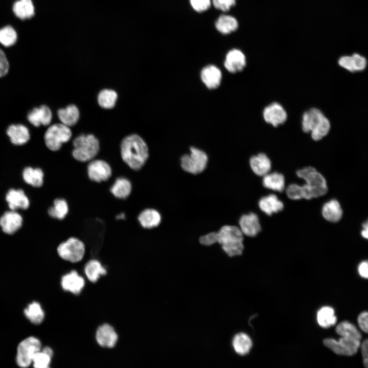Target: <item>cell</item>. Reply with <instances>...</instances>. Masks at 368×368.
<instances>
[{
	"label": "cell",
	"mask_w": 368,
	"mask_h": 368,
	"mask_svg": "<svg viewBox=\"0 0 368 368\" xmlns=\"http://www.w3.org/2000/svg\"><path fill=\"white\" fill-rule=\"evenodd\" d=\"M121 155L123 160L131 169L139 170L148 158V148L144 140L139 135H129L121 142Z\"/></svg>",
	"instance_id": "obj_1"
},
{
	"label": "cell",
	"mask_w": 368,
	"mask_h": 368,
	"mask_svg": "<svg viewBox=\"0 0 368 368\" xmlns=\"http://www.w3.org/2000/svg\"><path fill=\"white\" fill-rule=\"evenodd\" d=\"M297 176L305 180L304 185L301 186L302 198L311 199L325 195L328 186L324 176L315 168L307 167L296 172Z\"/></svg>",
	"instance_id": "obj_2"
},
{
	"label": "cell",
	"mask_w": 368,
	"mask_h": 368,
	"mask_svg": "<svg viewBox=\"0 0 368 368\" xmlns=\"http://www.w3.org/2000/svg\"><path fill=\"white\" fill-rule=\"evenodd\" d=\"M302 125L303 130L306 133L311 132L312 139L315 141L326 136L331 127L328 119L316 108H312L304 113Z\"/></svg>",
	"instance_id": "obj_3"
},
{
	"label": "cell",
	"mask_w": 368,
	"mask_h": 368,
	"mask_svg": "<svg viewBox=\"0 0 368 368\" xmlns=\"http://www.w3.org/2000/svg\"><path fill=\"white\" fill-rule=\"evenodd\" d=\"M218 241L229 257L239 256L244 250L243 234L239 227L224 225L217 232Z\"/></svg>",
	"instance_id": "obj_4"
},
{
	"label": "cell",
	"mask_w": 368,
	"mask_h": 368,
	"mask_svg": "<svg viewBox=\"0 0 368 368\" xmlns=\"http://www.w3.org/2000/svg\"><path fill=\"white\" fill-rule=\"evenodd\" d=\"M72 155L76 160L86 162L91 160L98 153L99 142L93 134H81L73 141Z\"/></svg>",
	"instance_id": "obj_5"
},
{
	"label": "cell",
	"mask_w": 368,
	"mask_h": 368,
	"mask_svg": "<svg viewBox=\"0 0 368 368\" xmlns=\"http://www.w3.org/2000/svg\"><path fill=\"white\" fill-rule=\"evenodd\" d=\"M41 348V341L36 337L30 336L22 340L17 346L16 364L21 367L29 366L34 355Z\"/></svg>",
	"instance_id": "obj_6"
},
{
	"label": "cell",
	"mask_w": 368,
	"mask_h": 368,
	"mask_svg": "<svg viewBox=\"0 0 368 368\" xmlns=\"http://www.w3.org/2000/svg\"><path fill=\"white\" fill-rule=\"evenodd\" d=\"M57 251L59 256L64 260L76 263L83 258L85 253V246L80 239L71 237L61 243Z\"/></svg>",
	"instance_id": "obj_7"
},
{
	"label": "cell",
	"mask_w": 368,
	"mask_h": 368,
	"mask_svg": "<svg viewBox=\"0 0 368 368\" xmlns=\"http://www.w3.org/2000/svg\"><path fill=\"white\" fill-rule=\"evenodd\" d=\"M208 162L204 151L194 147L190 149V153L182 155L180 158L182 169L191 174H197L206 168Z\"/></svg>",
	"instance_id": "obj_8"
},
{
	"label": "cell",
	"mask_w": 368,
	"mask_h": 368,
	"mask_svg": "<svg viewBox=\"0 0 368 368\" xmlns=\"http://www.w3.org/2000/svg\"><path fill=\"white\" fill-rule=\"evenodd\" d=\"M72 135L70 127L62 124H55L50 126L44 134L47 147L52 151H57L62 144L67 142Z\"/></svg>",
	"instance_id": "obj_9"
},
{
	"label": "cell",
	"mask_w": 368,
	"mask_h": 368,
	"mask_svg": "<svg viewBox=\"0 0 368 368\" xmlns=\"http://www.w3.org/2000/svg\"><path fill=\"white\" fill-rule=\"evenodd\" d=\"M323 343L337 355L351 356L357 353L361 341L355 338L341 336L338 340L326 338L324 339Z\"/></svg>",
	"instance_id": "obj_10"
},
{
	"label": "cell",
	"mask_w": 368,
	"mask_h": 368,
	"mask_svg": "<svg viewBox=\"0 0 368 368\" xmlns=\"http://www.w3.org/2000/svg\"><path fill=\"white\" fill-rule=\"evenodd\" d=\"M87 172L90 180L96 182L107 180L112 175L110 166L102 159L91 160L87 167Z\"/></svg>",
	"instance_id": "obj_11"
},
{
	"label": "cell",
	"mask_w": 368,
	"mask_h": 368,
	"mask_svg": "<svg viewBox=\"0 0 368 368\" xmlns=\"http://www.w3.org/2000/svg\"><path fill=\"white\" fill-rule=\"evenodd\" d=\"M263 117L265 121L273 127H277L285 123L287 114L283 107L278 102H273L266 106L263 110Z\"/></svg>",
	"instance_id": "obj_12"
},
{
	"label": "cell",
	"mask_w": 368,
	"mask_h": 368,
	"mask_svg": "<svg viewBox=\"0 0 368 368\" xmlns=\"http://www.w3.org/2000/svg\"><path fill=\"white\" fill-rule=\"evenodd\" d=\"M96 340L103 348H111L115 346L118 335L114 329L109 324H103L98 327L96 332Z\"/></svg>",
	"instance_id": "obj_13"
},
{
	"label": "cell",
	"mask_w": 368,
	"mask_h": 368,
	"mask_svg": "<svg viewBox=\"0 0 368 368\" xmlns=\"http://www.w3.org/2000/svg\"><path fill=\"white\" fill-rule=\"evenodd\" d=\"M22 216L15 211L5 212L0 218V225L3 231L8 235H12L17 231L22 224Z\"/></svg>",
	"instance_id": "obj_14"
},
{
	"label": "cell",
	"mask_w": 368,
	"mask_h": 368,
	"mask_svg": "<svg viewBox=\"0 0 368 368\" xmlns=\"http://www.w3.org/2000/svg\"><path fill=\"white\" fill-rule=\"evenodd\" d=\"M239 228L246 236L254 237L261 230L259 217L254 213L242 215L239 220Z\"/></svg>",
	"instance_id": "obj_15"
},
{
	"label": "cell",
	"mask_w": 368,
	"mask_h": 368,
	"mask_svg": "<svg viewBox=\"0 0 368 368\" xmlns=\"http://www.w3.org/2000/svg\"><path fill=\"white\" fill-rule=\"evenodd\" d=\"M246 63V57L243 53L238 49H234L227 53L224 65L229 72L236 73L244 69Z\"/></svg>",
	"instance_id": "obj_16"
},
{
	"label": "cell",
	"mask_w": 368,
	"mask_h": 368,
	"mask_svg": "<svg viewBox=\"0 0 368 368\" xmlns=\"http://www.w3.org/2000/svg\"><path fill=\"white\" fill-rule=\"evenodd\" d=\"M61 285L64 290L78 294L84 288L85 280L76 271L72 270L62 277Z\"/></svg>",
	"instance_id": "obj_17"
},
{
	"label": "cell",
	"mask_w": 368,
	"mask_h": 368,
	"mask_svg": "<svg viewBox=\"0 0 368 368\" xmlns=\"http://www.w3.org/2000/svg\"><path fill=\"white\" fill-rule=\"evenodd\" d=\"M202 82L206 87L214 89L219 87L222 80V73L216 66L211 64L204 66L200 72Z\"/></svg>",
	"instance_id": "obj_18"
},
{
	"label": "cell",
	"mask_w": 368,
	"mask_h": 368,
	"mask_svg": "<svg viewBox=\"0 0 368 368\" xmlns=\"http://www.w3.org/2000/svg\"><path fill=\"white\" fill-rule=\"evenodd\" d=\"M6 200L11 210H26L30 205L29 198L21 189L9 190L6 195Z\"/></svg>",
	"instance_id": "obj_19"
},
{
	"label": "cell",
	"mask_w": 368,
	"mask_h": 368,
	"mask_svg": "<svg viewBox=\"0 0 368 368\" xmlns=\"http://www.w3.org/2000/svg\"><path fill=\"white\" fill-rule=\"evenodd\" d=\"M339 65L350 72H360L364 70L367 65L366 58L357 53L350 56H343L338 60Z\"/></svg>",
	"instance_id": "obj_20"
},
{
	"label": "cell",
	"mask_w": 368,
	"mask_h": 368,
	"mask_svg": "<svg viewBox=\"0 0 368 368\" xmlns=\"http://www.w3.org/2000/svg\"><path fill=\"white\" fill-rule=\"evenodd\" d=\"M52 114L51 109L46 105L35 108L28 114V119L32 125L38 127L40 125L47 126L51 122Z\"/></svg>",
	"instance_id": "obj_21"
},
{
	"label": "cell",
	"mask_w": 368,
	"mask_h": 368,
	"mask_svg": "<svg viewBox=\"0 0 368 368\" xmlns=\"http://www.w3.org/2000/svg\"><path fill=\"white\" fill-rule=\"evenodd\" d=\"M252 171L259 176H263L268 173L271 168V163L269 157L263 153L252 156L249 160Z\"/></svg>",
	"instance_id": "obj_22"
},
{
	"label": "cell",
	"mask_w": 368,
	"mask_h": 368,
	"mask_svg": "<svg viewBox=\"0 0 368 368\" xmlns=\"http://www.w3.org/2000/svg\"><path fill=\"white\" fill-rule=\"evenodd\" d=\"M260 210L268 216L281 211L284 204L274 194H269L262 197L258 202Z\"/></svg>",
	"instance_id": "obj_23"
},
{
	"label": "cell",
	"mask_w": 368,
	"mask_h": 368,
	"mask_svg": "<svg viewBox=\"0 0 368 368\" xmlns=\"http://www.w3.org/2000/svg\"><path fill=\"white\" fill-rule=\"evenodd\" d=\"M321 214L326 220L335 223L342 218L343 211L340 203L336 199H333L323 205Z\"/></svg>",
	"instance_id": "obj_24"
},
{
	"label": "cell",
	"mask_w": 368,
	"mask_h": 368,
	"mask_svg": "<svg viewBox=\"0 0 368 368\" xmlns=\"http://www.w3.org/2000/svg\"><path fill=\"white\" fill-rule=\"evenodd\" d=\"M137 219L143 228L151 229L159 225L162 217L159 212L155 209L148 208L139 214Z\"/></svg>",
	"instance_id": "obj_25"
},
{
	"label": "cell",
	"mask_w": 368,
	"mask_h": 368,
	"mask_svg": "<svg viewBox=\"0 0 368 368\" xmlns=\"http://www.w3.org/2000/svg\"><path fill=\"white\" fill-rule=\"evenodd\" d=\"M7 133L12 143L15 145L25 144L30 139L28 129L21 124H13L9 126L7 130Z\"/></svg>",
	"instance_id": "obj_26"
},
{
	"label": "cell",
	"mask_w": 368,
	"mask_h": 368,
	"mask_svg": "<svg viewBox=\"0 0 368 368\" xmlns=\"http://www.w3.org/2000/svg\"><path fill=\"white\" fill-rule=\"evenodd\" d=\"M110 192L117 198L123 199L127 198L132 191L130 181L125 177L117 178L110 187Z\"/></svg>",
	"instance_id": "obj_27"
},
{
	"label": "cell",
	"mask_w": 368,
	"mask_h": 368,
	"mask_svg": "<svg viewBox=\"0 0 368 368\" xmlns=\"http://www.w3.org/2000/svg\"><path fill=\"white\" fill-rule=\"evenodd\" d=\"M232 345L235 352L240 356L248 354L252 347L250 337L245 333L235 335L233 339Z\"/></svg>",
	"instance_id": "obj_28"
},
{
	"label": "cell",
	"mask_w": 368,
	"mask_h": 368,
	"mask_svg": "<svg viewBox=\"0 0 368 368\" xmlns=\"http://www.w3.org/2000/svg\"><path fill=\"white\" fill-rule=\"evenodd\" d=\"M57 114L61 123L68 127L75 125L80 117L79 109L74 104L69 105L65 108L59 109Z\"/></svg>",
	"instance_id": "obj_29"
},
{
	"label": "cell",
	"mask_w": 368,
	"mask_h": 368,
	"mask_svg": "<svg viewBox=\"0 0 368 368\" xmlns=\"http://www.w3.org/2000/svg\"><path fill=\"white\" fill-rule=\"evenodd\" d=\"M263 177L262 184L265 188L279 192L284 190L285 181L282 174L277 172H269Z\"/></svg>",
	"instance_id": "obj_30"
},
{
	"label": "cell",
	"mask_w": 368,
	"mask_h": 368,
	"mask_svg": "<svg viewBox=\"0 0 368 368\" xmlns=\"http://www.w3.org/2000/svg\"><path fill=\"white\" fill-rule=\"evenodd\" d=\"M84 272L89 281L95 283L101 276L105 275L107 271L100 261L96 259H91L85 264Z\"/></svg>",
	"instance_id": "obj_31"
},
{
	"label": "cell",
	"mask_w": 368,
	"mask_h": 368,
	"mask_svg": "<svg viewBox=\"0 0 368 368\" xmlns=\"http://www.w3.org/2000/svg\"><path fill=\"white\" fill-rule=\"evenodd\" d=\"M26 318L33 324H40L44 319L45 313L41 305L37 302L29 304L24 309Z\"/></svg>",
	"instance_id": "obj_32"
},
{
	"label": "cell",
	"mask_w": 368,
	"mask_h": 368,
	"mask_svg": "<svg viewBox=\"0 0 368 368\" xmlns=\"http://www.w3.org/2000/svg\"><path fill=\"white\" fill-rule=\"evenodd\" d=\"M317 321L319 326L323 328L335 325L337 317L333 308L330 306L321 307L317 313Z\"/></svg>",
	"instance_id": "obj_33"
},
{
	"label": "cell",
	"mask_w": 368,
	"mask_h": 368,
	"mask_svg": "<svg viewBox=\"0 0 368 368\" xmlns=\"http://www.w3.org/2000/svg\"><path fill=\"white\" fill-rule=\"evenodd\" d=\"M43 176V172L40 168L28 167L22 171V178L24 181L34 187H40L42 185Z\"/></svg>",
	"instance_id": "obj_34"
},
{
	"label": "cell",
	"mask_w": 368,
	"mask_h": 368,
	"mask_svg": "<svg viewBox=\"0 0 368 368\" xmlns=\"http://www.w3.org/2000/svg\"><path fill=\"white\" fill-rule=\"evenodd\" d=\"M216 29L221 33L227 34L236 30L238 27L237 19L228 15H221L215 22Z\"/></svg>",
	"instance_id": "obj_35"
},
{
	"label": "cell",
	"mask_w": 368,
	"mask_h": 368,
	"mask_svg": "<svg viewBox=\"0 0 368 368\" xmlns=\"http://www.w3.org/2000/svg\"><path fill=\"white\" fill-rule=\"evenodd\" d=\"M13 11L19 18L25 19L34 14V7L31 0H19L13 6Z\"/></svg>",
	"instance_id": "obj_36"
},
{
	"label": "cell",
	"mask_w": 368,
	"mask_h": 368,
	"mask_svg": "<svg viewBox=\"0 0 368 368\" xmlns=\"http://www.w3.org/2000/svg\"><path fill=\"white\" fill-rule=\"evenodd\" d=\"M53 356V350L49 347H45L35 354L32 364L35 368H48Z\"/></svg>",
	"instance_id": "obj_37"
},
{
	"label": "cell",
	"mask_w": 368,
	"mask_h": 368,
	"mask_svg": "<svg viewBox=\"0 0 368 368\" xmlns=\"http://www.w3.org/2000/svg\"><path fill=\"white\" fill-rule=\"evenodd\" d=\"M118 99L117 92L111 89H103L98 94L97 100L100 107L104 109H111L116 105Z\"/></svg>",
	"instance_id": "obj_38"
},
{
	"label": "cell",
	"mask_w": 368,
	"mask_h": 368,
	"mask_svg": "<svg viewBox=\"0 0 368 368\" xmlns=\"http://www.w3.org/2000/svg\"><path fill=\"white\" fill-rule=\"evenodd\" d=\"M335 331L340 336L353 338L360 340L362 338L361 334L357 327L348 321H342L339 323L336 327Z\"/></svg>",
	"instance_id": "obj_39"
},
{
	"label": "cell",
	"mask_w": 368,
	"mask_h": 368,
	"mask_svg": "<svg viewBox=\"0 0 368 368\" xmlns=\"http://www.w3.org/2000/svg\"><path fill=\"white\" fill-rule=\"evenodd\" d=\"M48 213L52 218L62 220L68 213V205L66 201L62 198L54 200L53 205L48 209Z\"/></svg>",
	"instance_id": "obj_40"
},
{
	"label": "cell",
	"mask_w": 368,
	"mask_h": 368,
	"mask_svg": "<svg viewBox=\"0 0 368 368\" xmlns=\"http://www.w3.org/2000/svg\"><path fill=\"white\" fill-rule=\"evenodd\" d=\"M16 40V32L12 27L8 26L0 29V43L5 47L12 46Z\"/></svg>",
	"instance_id": "obj_41"
},
{
	"label": "cell",
	"mask_w": 368,
	"mask_h": 368,
	"mask_svg": "<svg viewBox=\"0 0 368 368\" xmlns=\"http://www.w3.org/2000/svg\"><path fill=\"white\" fill-rule=\"evenodd\" d=\"M286 193L288 197L291 199L298 200L302 199L301 186L296 183L289 185L286 189Z\"/></svg>",
	"instance_id": "obj_42"
},
{
	"label": "cell",
	"mask_w": 368,
	"mask_h": 368,
	"mask_svg": "<svg viewBox=\"0 0 368 368\" xmlns=\"http://www.w3.org/2000/svg\"><path fill=\"white\" fill-rule=\"evenodd\" d=\"M190 3L196 11L202 12L207 10L211 6V0H190Z\"/></svg>",
	"instance_id": "obj_43"
},
{
	"label": "cell",
	"mask_w": 368,
	"mask_h": 368,
	"mask_svg": "<svg viewBox=\"0 0 368 368\" xmlns=\"http://www.w3.org/2000/svg\"><path fill=\"white\" fill-rule=\"evenodd\" d=\"M214 6L223 12L228 11L236 4V0H212Z\"/></svg>",
	"instance_id": "obj_44"
},
{
	"label": "cell",
	"mask_w": 368,
	"mask_h": 368,
	"mask_svg": "<svg viewBox=\"0 0 368 368\" xmlns=\"http://www.w3.org/2000/svg\"><path fill=\"white\" fill-rule=\"evenodd\" d=\"M218 241L217 232H211L201 236L199 239L200 243L204 245H211Z\"/></svg>",
	"instance_id": "obj_45"
},
{
	"label": "cell",
	"mask_w": 368,
	"mask_h": 368,
	"mask_svg": "<svg viewBox=\"0 0 368 368\" xmlns=\"http://www.w3.org/2000/svg\"><path fill=\"white\" fill-rule=\"evenodd\" d=\"M9 63L4 52L0 49V77L7 74L9 70Z\"/></svg>",
	"instance_id": "obj_46"
},
{
	"label": "cell",
	"mask_w": 368,
	"mask_h": 368,
	"mask_svg": "<svg viewBox=\"0 0 368 368\" xmlns=\"http://www.w3.org/2000/svg\"><path fill=\"white\" fill-rule=\"evenodd\" d=\"M368 313L367 311H363L359 314L357 317V323L360 329L364 332L367 333L368 331Z\"/></svg>",
	"instance_id": "obj_47"
},
{
	"label": "cell",
	"mask_w": 368,
	"mask_h": 368,
	"mask_svg": "<svg viewBox=\"0 0 368 368\" xmlns=\"http://www.w3.org/2000/svg\"><path fill=\"white\" fill-rule=\"evenodd\" d=\"M360 347L363 365L367 368L368 366V341L367 339L361 342Z\"/></svg>",
	"instance_id": "obj_48"
},
{
	"label": "cell",
	"mask_w": 368,
	"mask_h": 368,
	"mask_svg": "<svg viewBox=\"0 0 368 368\" xmlns=\"http://www.w3.org/2000/svg\"><path fill=\"white\" fill-rule=\"evenodd\" d=\"M358 271L361 278L367 279L368 262L367 261H363L359 264L358 266Z\"/></svg>",
	"instance_id": "obj_49"
},
{
	"label": "cell",
	"mask_w": 368,
	"mask_h": 368,
	"mask_svg": "<svg viewBox=\"0 0 368 368\" xmlns=\"http://www.w3.org/2000/svg\"><path fill=\"white\" fill-rule=\"evenodd\" d=\"M361 235L362 237L365 239L368 238V223L367 221H366L362 225V229L361 231Z\"/></svg>",
	"instance_id": "obj_50"
},
{
	"label": "cell",
	"mask_w": 368,
	"mask_h": 368,
	"mask_svg": "<svg viewBox=\"0 0 368 368\" xmlns=\"http://www.w3.org/2000/svg\"><path fill=\"white\" fill-rule=\"evenodd\" d=\"M117 218L120 219H123L125 217V215L123 213L118 215L117 216Z\"/></svg>",
	"instance_id": "obj_51"
}]
</instances>
